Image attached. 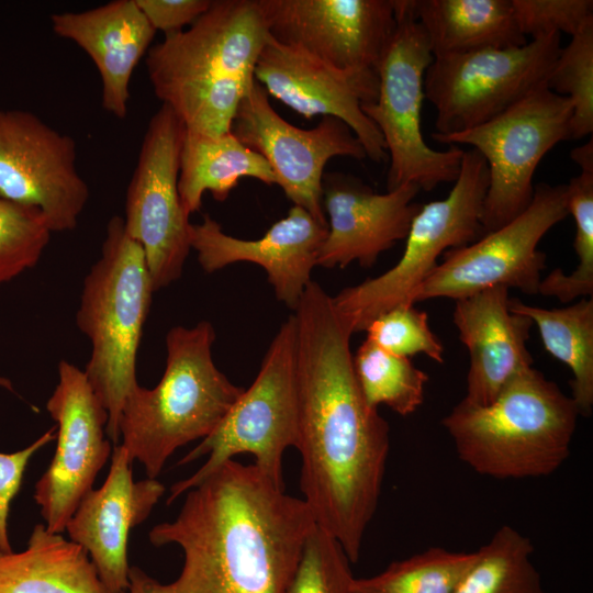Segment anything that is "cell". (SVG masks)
<instances>
[{
    "instance_id": "cell-1",
    "label": "cell",
    "mask_w": 593,
    "mask_h": 593,
    "mask_svg": "<svg viewBox=\"0 0 593 593\" xmlns=\"http://www.w3.org/2000/svg\"><path fill=\"white\" fill-rule=\"evenodd\" d=\"M294 312L302 500L356 563L378 507L390 428L362 395L353 332L333 298L312 281Z\"/></svg>"
},
{
    "instance_id": "cell-2",
    "label": "cell",
    "mask_w": 593,
    "mask_h": 593,
    "mask_svg": "<svg viewBox=\"0 0 593 593\" xmlns=\"http://www.w3.org/2000/svg\"><path fill=\"white\" fill-rule=\"evenodd\" d=\"M186 493L177 517L148 534L181 548L179 577L163 584L130 567L123 593H284L316 525L305 502L235 459Z\"/></svg>"
},
{
    "instance_id": "cell-3",
    "label": "cell",
    "mask_w": 593,
    "mask_h": 593,
    "mask_svg": "<svg viewBox=\"0 0 593 593\" xmlns=\"http://www.w3.org/2000/svg\"><path fill=\"white\" fill-rule=\"evenodd\" d=\"M268 36L258 0H212L188 29L165 35L148 49L154 93L186 130L228 133Z\"/></svg>"
},
{
    "instance_id": "cell-4",
    "label": "cell",
    "mask_w": 593,
    "mask_h": 593,
    "mask_svg": "<svg viewBox=\"0 0 593 593\" xmlns=\"http://www.w3.org/2000/svg\"><path fill=\"white\" fill-rule=\"evenodd\" d=\"M579 409L556 382L529 367L489 404L461 400L443 418L459 459L497 480L555 473L569 458Z\"/></svg>"
},
{
    "instance_id": "cell-5",
    "label": "cell",
    "mask_w": 593,
    "mask_h": 593,
    "mask_svg": "<svg viewBox=\"0 0 593 593\" xmlns=\"http://www.w3.org/2000/svg\"><path fill=\"white\" fill-rule=\"evenodd\" d=\"M214 340L208 321L170 328L160 381L153 389L136 384L124 401L120 445L147 478L156 479L178 448L209 436L244 390L215 366Z\"/></svg>"
},
{
    "instance_id": "cell-6",
    "label": "cell",
    "mask_w": 593,
    "mask_h": 593,
    "mask_svg": "<svg viewBox=\"0 0 593 593\" xmlns=\"http://www.w3.org/2000/svg\"><path fill=\"white\" fill-rule=\"evenodd\" d=\"M153 292L141 245L127 235L123 217H111L100 257L83 279L76 323L91 345L83 371L108 412L105 433L113 444L124 401L138 384L137 351Z\"/></svg>"
},
{
    "instance_id": "cell-7",
    "label": "cell",
    "mask_w": 593,
    "mask_h": 593,
    "mask_svg": "<svg viewBox=\"0 0 593 593\" xmlns=\"http://www.w3.org/2000/svg\"><path fill=\"white\" fill-rule=\"evenodd\" d=\"M298 433L296 322L291 314L271 340L250 387L243 390L217 427L179 461L187 465L208 455L197 472L170 488L167 503L240 454L251 455L254 466L284 488L282 458L288 448L296 447Z\"/></svg>"
},
{
    "instance_id": "cell-8",
    "label": "cell",
    "mask_w": 593,
    "mask_h": 593,
    "mask_svg": "<svg viewBox=\"0 0 593 593\" xmlns=\"http://www.w3.org/2000/svg\"><path fill=\"white\" fill-rule=\"evenodd\" d=\"M489 170L474 148L465 150L460 171L448 195L421 206L405 237L400 260L384 273L343 289L333 303L353 333L366 331L382 313L414 305V296L449 249L481 238Z\"/></svg>"
},
{
    "instance_id": "cell-9",
    "label": "cell",
    "mask_w": 593,
    "mask_h": 593,
    "mask_svg": "<svg viewBox=\"0 0 593 593\" xmlns=\"http://www.w3.org/2000/svg\"><path fill=\"white\" fill-rule=\"evenodd\" d=\"M392 1L396 29L377 67L378 97L361 110L380 131L389 153L388 191L405 183L432 191L455 182L465 150L456 145L435 150L424 141V76L434 56L413 1Z\"/></svg>"
},
{
    "instance_id": "cell-10",
    "label": "cell",
    "mask_w": 593,
    "mask_h": 593,
    "mask_svg": "<svg viewBox=\"0 0 593 593\" xmlns=\"http://www.w3.org/2000/svg\"><path fill=\"white\" fill-rule=\"evenodd\" d=\"M572 105L568 98L542 87L473 128L433 138L448 145H471L484 158L489 187L481 223L495 231L524 212L534 195L533 177L542 157L571 139Z\"/></svg>"
},
{
    "instance_id": "cell-11",
    "label": "cell",
    "mask_w": 593,
    "mask_h": 593,
    "mask_svg": "<svg viewBox=\"0 0 593 593\" xmlns=\"http://www.w3.org/2000/svg\"><path fill=\"white\" fill-rule=\"evenodd\" d=\"M560 48V35L552 34L522 46L434 57L424 94L436 110L435 134L479 126L546 87Z\"/></svg>"
},
{
    "instance_id": "cell-12",
    "label": "cell",
    "mask_w": 593,
    "mask_h": 593,
    "mask_svg": "<svg viewBox=\"0 0 593 593\" xmlns=\"http://www.w3.org/2000/svg\"><path fill=\"white\" fill-rule=\"evenodd\" d=\"M567 186L540 182L528 208L504 226L443 254V260L418 288L414 303L459 300L503 286L538 294L546 254L537 246L546 233L568 215Z\"/></svg>"
},
{
    "instance_id": "cell-13",
    "label": "cell",
    "mask_w": 593,
    "mask_h": 593,
    "mask_svg": "<svg viewBox=\"0 0 593 593\" xmlns=\"http://www.w3.org/2000/svg\"><path fill=\"white\" fill-rule=\"evenodd\" d=\"M186 126L166 104L150 118L127 186L124 228L145 255L154 291L181 277L190 222L178 192Z\"/></svg>"
},
{
    "instance_id": "cell-14",
    "label": "cell",
    "mask_w": 593,
    "mask_h": 593,
    "mask_svg": "<svg viewBox=\"0 0 593 593\" xmlns=\"http://www.w3.org/2000/svg\"><path fill=\"white\" fill-rule=\"evenodd\" d=\"M266 89L255 79L233 118L231 132L258 153L271 168L276 183L293 205L327 224L323 208V176L333 157L367 158L365 148L343 121L324 116L310 130L279 115Z\"/></svg>"
},
{
    "instance_id": "cell-15",
    "label": "cell",
    "mask_w": 593,
    "mask_h": 593,
    "mask_svg": "<svg viewBox=\"0 0 593 593\" xmlns=\"http://www.w3.org/2000/svg\"><path fill=\"white\" fill-rule=\"evenodd\" d=\"M0 197L40 210L52 232L76 228L89 188L75 139L31 111L0 108Z\"/></svg>"
},
{
    "instance_id": "cell-16",
    "label": "cell",
    "mask_w": 593,
    "mask_h": 593,
    "mask_svg": "<svg viewBox=\"0 0 593 593\" xmlns=\"http://www.w3.org/2000/svg\"><path fill=\"white\" fill-rule=\"evenodd\" d=\"M56 422L57 447L47 470L35 484L34 500L49 532L61 534L112 446L107 437L108 412L83 370L61 360L58 382L46 403Z\"/></svg>"
},
{
    "instance_id": "cell-17",
    "label": "cell",
    "mask_w": 593,
    "mask_h": 593,
    "mask_svg": "<svg viewBox=\"0 0 593 593\" xmlns=\"http://www.w3.org/2000/svg\"><path fill=\"white\" fill-rule=\"evenodd\" d=\"M269 35L338 69H373L396 29L392 0H258Z\"/></svg>"
},
{
    "instance_id": "cell-18",
    "label": "cell",
    "mask_w": 593,
    "mask_h": 593,
    "mask_svg": "<svg viewBox=\"0 0 593 593\" xmlns=\"http://www.w3.org/2000/svg\"><path fill=\"white\" fill-rule=\"evenodd\" d=\"M254 75L268 94L304 118L323 115L343 121L362 144L367 158L374 163L388 158L380 131L361 110L378 97L376 70L338 69L269 35Z\"/></svg>"
},
{
    "instance_id": "cell-19",
    "label": "cell",
    "mask_w": 593,
    "mask_h": 593,
    "mask_svg": "<svg viewBox=\"0 0 593 593\" xmlns=\"http://www.w3.org/2000/svg\"><path fill=\"white\" fill-rule=\"evenodd\" d=\"M414 183L376 193L353 175L325 172L323 208L328 232L316 266L345 268L353 261L371 267L379 256L405 239L421 204Z\"/></svg>"
},
{
    "instance_id": "cell-20",
    "label": "cell",
    "mask_w": 593,
    "mask_h": 593,
    "mask_svg": "<svg viewBox=\"0 0 593 593\" xmlns=\"http://www.w3.org/2000/svg\"><path fill=\"white\" fill-rule=\"evenodd\" d=\"M328 232L306 210L293 205L261 238L242 239L223 232L209 214L202 222L190 224V246L206 272L246 261L265 269L277 299L295 310Z\"/></svg>"
},
{
    "instance_id": "cell-21",
    "label": "cell",
    "mask_w": 593,
    "mask_h": 593,
    "mask_svg": "<svg viewBox=\"0 0 593 593\" xmlns=\"http://www.w3.org/2000/svg\"><path fill=\"white\" fill-rule=\"evenodd\" d=\"M132 463L125 449L115 445L104 483L82 497L65 529L88 552L108 593L128 588L130 532L149 516L165 493L156 479L134 481Z\"/></svg>"
},
{
    "instance_id": "cell-22",
    "label": "cell",
    "mask_w": 593,
    "mask_h": 593,
    "mask_svg": "<svg viewBox=\"0 0 593 593\" xmlns=\"http://www.w3.org/2000/svg\"><path fill=\"white\" fill-rule=\"evenodd\" d=\"M510 301L503 286L456 300L454 324L470 355L462 399L468 403H491L513 377L533 367L527 348L533 321L512 312Z\"/></svg>"
},
{
    "instance_id": "cell-23",
    "label": "cell",
    "mask_w": 593,
    "mask_h": 593,
    "mask_svg": "<svg viewBox=\"0 0 593 593\" xmlns=\"http://www.w3.org/2000/svg\"><path fill=\"white\" fill-rule=\"evenodd\" d=\"M51 23L56 35L77 44L94 63L102 108L125 119L132 75L156 34L136 1L114 0L86 11L54 13Z\"/></svg>"
},
{
    "instance_id": "cell-24",
    "label": "cell",
    "mask_w": 593,
    "mask_h": 593,
    "mask_svg": "<svg viewBox=\"0 0 593 593\" xmlns=\"http://www.w3.org/2000/svg\"><path fill=\"white\" fill-rule=\"evenodd\" d=\"M0 593H108L88 552L34 526L26 549L0 551Z\"/></svg>"
},
{
    "instance_id": "cell-25",
    "label": "cell",
    "mask_w": 593,
    "mask_h": 593,
    "mask_svg": "<svg viewBox=\"0 0 593 593\" xmlns=\"http://www.w3.org/2000/svg\"><path fill=\"white\" fill-rule=\"evenodd\" d=\"M434 57L527 43L512 0H412Z\"/></svg>"
},
{
    "instance_id": "cell-26",
    "label": "cell",
    "mask_w": 593,
    "mask_h": 593,
    "mask_svg": "<svg viewBox=\"0 0 593 593\" xmlns=\"http://www.w3.org/2000/svg\"><path fill=\"white\" fill-rule=\"evenodd\" d=\"M243 177L255 178L268 186L276 183L265 158L240 143L231 131L209 136L186 130L178 192L188 216L201 209L206 191L214 200L225 201Z\"/></svg>"
},
{
    "instance_id": "cell-27",
    "label": "cell",
    "mask_w": 593,
    "mask_h": 593,
    "mask_svg": "<svg viewBox=\"0 0 593 593\" xmlns=\"http://www.w3.org/2000/svg\"><path fill=\"white\" fill-rule=\"evenodd\" d=\"M510 309L536 324L545 349L569 367L571 398L580 415L593 406V300L582 299L561 309H542L511 299Z\"/></svg>"
},
{
    "instance_id": "cell-28",
    "label": "cell",
    "mask_w": 593,
    "mask_h": 593,
    "mask_svg": "<svg viewBox=\"0 0 593 593\" xmlns=\"http://www.w3.org/2000/svg\"><path fill=\"white\" fill-rule=\"evenodd\" d=\"M581 172L567 186V208L575 222L573 248L578 266L567 275L557 268L539 284L538 293L569 303L579 296L593 294V142L570 152Z\"/></svg>"
},
{
    "instance_id": "cell-29",
    "label": "cell",
    "mask_w": 593,
    "mask_h": 593,
    "mask_svg": "<svg viewBox=\"0 0 593 593\" xmlns=\"http://www.w3.org/2000/svg\"><path fill=\"white\" fill-rule=\"evenodd\" d=\"M477 553L455 593H545L533 542L514 527L501 526Z\"/></svg>"
},
{
    "instance_id": "cell-30",
    "label": "cell",
    "mask_w": 593,
    "mask_h": 593,
    "mask_svg": "<svg viewBox=\"0 0 593 593\" xmlns=\"http://www.w3.org/2000/svg\"><path fill=\"white\" fill-rule=\"evenodd\" d=\"M353 360L359 388L371 407L385 405L407 416L423 404L429 378L407 357L391 354L366 338Z\"/></svg>"
},
{
    "instance_id": "cell-31",
    "label": "cell",
    "mask_w": 593,
    "mask_h": 593,
    "mask_svg": "<svg viewBox=\"0 0 593 593\" xmlns=\"http://www.w3.org/2000/svg\"><path fill=\"white\" fill-rule=\"evenodd\" d=\"M477 555V550L433 547L394 561L376 575L355 578L353 589L365 593H455Z\"/></svg>"
},
{
    "instance_id": "cell-32",
    "label": "cell",
    "mask_w": 593,
    "mask_h": 593,
    "mask_svg": "<svg viewBox=\"0 0 593 593\" xmlns=\"http://www.w3.org/2000/svg\"><path fill=\"white\" fill-rule=\"evenodd\" d=\"M546 87L572 105L571 139L593 131V18L571 36L555 60Z\"/></svg>"
},
{
    "instance_id": "cell-33",
    "label": "cell",
    "mask_w": 593,
    "mask_h": 593,
    "mask_svg": "<svg viewBox=\"0 0 593 593\" xmlns=\"http://www.w3.org/2000/svg\"><path fill=\"white\" fill-rule=\"evenodd\" d=\"M52 233L40 210L0 197V284L36 265Z\"/></svg>"
},
{
    "instance_id": "cell-34",
    "label": "cell",
    "mask_w": 593,
    "mask_h": 593,
    "mask_svg": "<svg viewBox=\"0 0 593 593\" xmlns=\"http://www.w3.org/2000/svg\"><path fill=\"white\" fill-rule=\"evenodd\" d=\"M350 563L340 544L315 525L284 593H353Z\"/></svg>"
},
{
    "instance_id": "cell-35",
    "label": "cell",
    "mask_w": 593,
    "mask_h": 593,
    "mask_svg": "<svg viewBox=\"0 0 593 593\" xmlns=\"http://www.w3.org/2000/svg\"><path fill=\"white\" fill-rule=\"evenodd\" d=\"M366 332L368 339L391 354L407 358L424 354L444 361V346L430 329L427 313L414 305H399L382 313Z\"/></svg>"
},
{
    "instance_id": "cell-36",
    "label": "cell",
    "mask_w": 593,
    "mask_h": 593,
    "mask_svg": "<svg viewBox=\"0 0 593 593\" xmlns=\"http://www.w3.org/2000/svg\"><path fill=\"white\" fill-rule=\"evenodd\" d=\"M517 25L527 38L577 34L593 18L592 0H512Z\"/></svg>"
},
{
    "instance_id": "cell-37",
    "label": "cell",
    "mask_w": 593,
    "mask_h": 593,
    "mask_svg": "<svg viewBox=\"0 0 593 593\" xmlns=\"http://www.w3.org/2000/svg\"><path fill=\"white\" fill-rule=\"evenodd\" d=\"M56 426L49 428L26 448L12 454L0 452V551H11L8 533L10 506L18 494L25 469L33 455L55 438Z\"/></svg>"
},
{
    "instance_id": "cell-38",
    "label": "cell",
    "mask_w": 593,
    "mask_h": 593,
    "mask_svg": "<svg viewBox=\"0 0 593 593\" xmlns=\"http://www.w3.org/2000/svg\"><path fill=\"white\" fill-rule=\"evenodd\" d=\"M154 30L167 34L190 26L211 5L212 0H135Z\"/></svg>"
},
{
    "instance_id": "cell-39",
    "label": "cell",
    "mask_w": 593,
    "mask_h": 593,
    "mask_svg": "<svg viewBox=\"0 0 593 593\" xmlns=\"http://www.w3.org/2000/svg\"><path fill=\"white\" fill-rule=\"evenodd\" d=\"M0 385L4 387V388H8V389H11V383L4 378H0Z\"/></svg>"
},
{
    "instance_id": "cell-40",
    "label": "cell",
    "mask_w": 593,
    "mask_h": 593,
    "mask_svg": "<svg viewBox=\"0 0 593 593\" xmlns=\"http://www.w3.org/2000/svg\"><path fill=\"white\" fill-rule=\"evenodd\" d=\"M353 593H365V592H361V591H358V590H354V589H353Z\"/></svg>"
}]
</instances>
